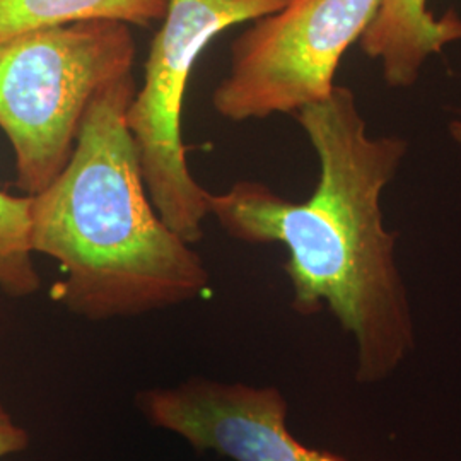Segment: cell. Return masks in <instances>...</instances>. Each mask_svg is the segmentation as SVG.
Listing matches in <instances>:
<instances>
[{"instance_id": "cell-2", "label": "cell", "mask_w": 461, "mask_h": 461, "mask_svg": "<svg viewBox=\"0 0 461 461\" xmlns=\"http://www.w3.org/2000/svg\"><path fill=\"white\" fill-rule=\"evenodd\" d=\"M133 74L101 87L62 173L32 195V249L66 279L53 297L99 321L165 310L200 296L209 272L149 197L127 125Z\"/></svg>"}, {"instance_id": "cell-6", "label": "cell", "mask_w": 461, "mask_h": 461, "mask_svg": "<svg viewBox=\"0 0 461 461\" xmlns=\"http://www.w3.org/2000/svg\"><path fill=\"white\" fill-rule=\"evenodd\" d=\"M142 409L158 428L230 460L348 461L299 443L287 429L285 396L274 386L190 379L142 395Z\"/></svg>"}, {"instance_id": "cell-8", "label": "cell", "mask_w": 461, "mask_h": 461, "mask_svg": "<svg viewBox=\"0 0 461 461\" xmlns=\"http://www.w3.org/2000/svg\"><path fill=\"white\" fill-rule=\"evenodd\" d=\"M166 9L167 0H0V34L98 19L148 26L161 21Z\"/></svg>"}, {"instance_id": "cell-1", "label": "cell", "mask_w": 461, "mask_h": 461, "mask_svg": "<svg viewBox=\"0 0 461 461\" xmlns=\"http://www.w3.org/2000/svg\"><path fill=\"white\" fill-rule=\"evenodd\" d=\"M297 123L316 152L313 194L293 202L260 182L209 194V214L234 240L280 243L297 313L327 308L356 344V381L392 378L415 350L412 301L386 228L383 195L407 159L400 135H371L356 93L337 84L301 108Z\"/></svg>"}, {"instance_id": "cell-7", "label": "cell", "mask_w": 461, "mask_h": 461, "mask_svg": "<svg viewBox=\"0 0 461 461\" xmlns=\"http://www.w3.org/2000/svg\"><path fill=\"white\" fill-rule=\"evenodd\" d=\"M461 41V16L429 13L428 0H381L376 16L359 41L364 55L378 62L392 89H411L434 55Z\"/></svg>"}, {"instance_id": "cell-11", "label": "cell", "mask_w": 461, "mask_h": 461, "mask_svg": "<svg viewBox=\"0 0 461 461\" xmlns=\"http://www.w3.org/2000/svg\"><path fill=\"white\" fill-rule=\"evenodd\" d=\"M447 135L451 137V140L455 142V146L461 150V118H453V120L447 123Z\"/></svg>"}, {"instance_id": "cell-5", "label": "cell", "mask_w": 461, "mask_h": 461, "mask_svg": "<svg viewBox=\"0 0 461 461\" xmlns=\"http://www.w3.org/2000/svg\"><path fill=\"white\" fill-rule=\"evenodd\" d=\"M381 0H294L253 21L230 45L212 106L230 122L296 115L330 96L337 70L376 16Z\"/></svg>"}, {"instance_id": "cell-4", "label": "cell", "mask_w": 461, "mask_h": 461, "mask_svg": "<svg viewBox=\"0 0 461 461\" xmlns=\"http://www.w3.org/2000/svg\"><path fill=\"white\" fill-rule=\"evenodd\" d=\"M294 0H167L152 38L144 86L135 91L127 125L149 197L166 224L194 245L203 236L209 192L192 176L182 137L183 103L194 66L219 34L279 13Z\"/></svg>"}, {"instance_id": "cell-10", "label": "cell", "mask_w": 461, "mask_h": 461, "mask_svg": "<svg viewBox=\"0 0 461 461\" xmlns=\"http://www.w3.org/2000/svg\"><path fill=\"white\" fill-rule=\"evenodd\" d=\"M28 443V432L17 426L13 417L0 403V458L26 449Z\"/></svg>"}, {"instance_id": "cell-3", "label": "cell", "mask_w": 461, "mask_h": 461, "mask_svg": "<svg viewBox=\"0 0 461 461\" xmlns=\"http://www.w3.org/2000/svg\"><path fill=\"white\" fill-rule=\"evenodd\" d=\"M131 24L83 21L0 34V131L16 158V186L36 195L55 182L101 87L131 74Z\"/></svg>"}, {"instance_id": "cell-9", "label": "cell", "mask_w": 461, "mask_h": 461, "mask_svg": "<svg viewBox=\"0 0 461 461\" xmlns=\"http://www.w3.org/2000/svg\"><path fill=\"white\" fill-rule=\"evenodd\" d=\"M32 197H16L0 190V289L26 297L40 289L32 249Z\"/></svg>"}]
</instances>
